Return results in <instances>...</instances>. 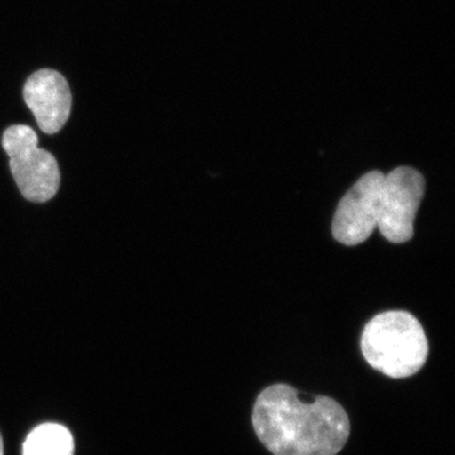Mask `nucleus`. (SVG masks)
Wrapping results in <instances>:
<instances>
[{
	"label": "nucleus",
	"instance_id": "f257e3e1",
	"mask_svg": "<svg viewBox=\"0 0 455 455\" xmlns=\"http://www.w3.org/2000/svg\"><path fill=\"white\" fill-rule=\"evenodd\" d=\"M253 427L274 455H335L349 438L346 410L333 398L302 401L291 386H269L253 407Z\"/></svg>",
	"mask_w": 455,
	"mask_h": 455
},
{
	"label": "nucleus",
	"instance_id": "f03ea898",
	"mask_svg": "<svg viewBox=\"0 0 455 455\" xmlns=\"http://www.w3.org/2000/svg\"><path fill=\"white\" fill-rule=\"evenodd\" d=\"M361 349L368 364L391 379L418 373L429 355L423 325L407 311H386L370 320Z\"/></svg>",
	"mask_w": 455,
	"mask_h": 455
},
{
	"label": "nucleus",
	"instance_id": "7ed1b4c3",
	"mask_svg": "<svg viewBox=\"0 0 455 455\" xmlns=\"http://www.w3.org/2000/svg\"><path fill=\"white\" fill-rule=\"evenodd\" d=\"M2 146L20 194L33 203L52 199L61 184L55 156L38 147V136L25 124L11 125L3 133Z\"/></svg>",
	"mask_w": 455,
	"mask_h": 455
},
{
	"label": "nucleus",
	"instance_id": "20e7f679",
	"mask_svg": "<svg viewBox=\"0 0 455 455\" xmlns=\"http://www.w3.org/2000/svg\"><path fill=\"white\" fill-rule=\"evenodd\" d=\"M425 193V180L412 167H397L385 175L379 200V228L391 243H406L414 236V223Z\"/></svg>",
	"mask_w": 455,
	"mask_h": 455
},
{
	"label": "nucleus",
	"instance_id": "39448f33",
	"mask_svg": "<svg viewBox=\"0 0 455 455\" xmlns=\"http://www.w3.org/2000/svg\"><path fill=\"white\" fill-rule=\"evenodd\" d=\"M385 173L374 170L362 176L338 204L333 235L341 244L364 243L377 228Z\"/></svg>",
	"mask_w": 455,
	"mask_h": 455
},
{
	"label": "nucleus",
	"instance_id": "423d86ee",
	"mask_svg": "<svg viewBox=\"0 0 455 455\" xmlns=\"http://www.w3.org/2000/svg\"><path fill=\"white\" fill-rule=\"evenodd\" d=\"M23 98L42 132L55 134L70 118L73 95L61 74L50 68L36 71L23 88Z\"/></svg>",
	"mask_w": 455,
	"mask_h": 455
},
{
	"label": "nucleus",
	"instance_id": "0eeeda50",
	"mask_svg": "<svg viewBox=\"0 0 455 455\" xmlns=\"http://www.w3.org/2000/svg\"><path fill=\"white\" fill-rule=\"evenodd\" d=\"M74 439L60 424H42L35 427L23 444V455H73Z\"/></svg>",
	"mask_w": 455,
	"mask_h": 455
},
{
	"label": "nucleus",
	"instance_id": "6e6552de",
	"mask_svg": "<svg viewBox=\"0 0 455 455\" xmlns=\"http://www.w3.org/2000/svg\"><path fill=\"white\" fill-rule=\"evenodd\" d=\"M0 455H4V449H3L2 435H0Z\"/></svg>",
	"mask_w": 455,
	"mask_h": 455
}]
</instances>
